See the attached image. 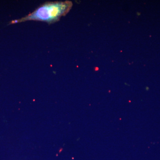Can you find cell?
I'll return each instance as SVG.
<instances>
[{
  "label": "cell",
  "instance_id": "obj_1",
  "mask_svg": "<svg viewBox=\"0 0 160 160\" xmlns=\"http://www.w3.org/2000/svg\"><path fill=\"white\" fill-rule=\"evenodd\" d=\"M72 6L70 1L49 2L45 3L34 11L20 19L15 20L11 24L22 22L26 21H35L52 24L69 12Z\"/></svg>",
  "mask_w": 160,
  "mask_h": 160
}]
</instances>
